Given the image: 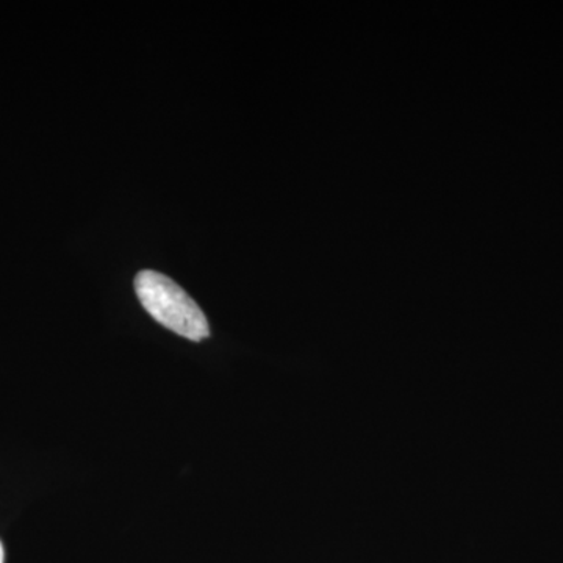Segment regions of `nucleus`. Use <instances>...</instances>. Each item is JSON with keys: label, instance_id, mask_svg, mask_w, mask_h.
I'll return each instance as SVG.
<instances>
[{"label": "nucleus", "instance_id": "nucleus-1", "mask_svg": "<svg viewBox=\"0 0 563 563\" xmlns=\"http://www.w3.org/2000/svg\"><path fill=\"white\" fill-rule=\"evenodd\" d=\"M135 291L146 312L169 331L191 342H201L210 335L201 307L169 277L151 269L141 272L135 279Z\"/></svg>", "mask_w": 563, "mask_h": 563}, {"label": "nucleus", "instance_id": "nucleus-2", "mask_svg": "<svg viewBox=\"0 0 563 563\" xmlns=\"http://www.w3.org/2000/svg\"><path fill=\"white\" fill-rule=\"evenodd\" d=\"M3 559H5V553H3L2 542H0V563H3Z\"/></svg>", "mask_w": 563, "mask_h": 563}]
</instances>
